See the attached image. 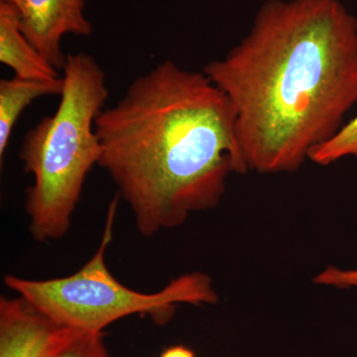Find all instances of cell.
<instances>
[{"label":"cell","instance_id":"obj_7","mask_svg":"<svg viewBox=\"0 0 357 357\" xmlns=\"http://www.w3.org/2000/svg\"><path fill=\"white\" fill-rule=\"evenodd\" d=\"M0 62L22 79L49 81L61 77L21 31L20 11L10 2L0 1Z\"/></svg>","mask_w":357,"mask_h":357},{"label":"cell","instance_id":"obj_5","mask_svg":"<svg viewBox=\"0 0 357 357\" xmlns=\"http://www.w3.org/2000/svg\"><path fill=\"white\" fill-rule=\"evenodd\" d=\"M10 2L20 11L21 31L53 67L63 70L66 34L89 36L93 25L84 17L86 0H0Z\"/></svg>","mask_w":357,"mask_h":357},{"label":"cell","instance_id":"obj_1","mask_svg":"<svg viewBox=\"0 0 357 357\" xmlns=\"http://www.w3.org/2000/svg\"><path fill=\"white\" fill-rule=\"evenodd\" d=\"M203 72L236 115L249 171L292 173L357 102V20L340 0H266Z\"/></svg>","mask_w":357,"mask_h":357},{"label":"cell","instance_id":"obj_8","mask_svg":"<svg viewBox=\"0 0 357 357\" xmlns=\"http://www.w3.org/2000/svg\"><path fill=\"white\" fill-rule=\"evenodd\" d=\"M63 89V77L41 81L15 76L0 81V159H3L14 126L26 107L41 96H61Z\"/></svg>","mask_w":357,"mask_h":357},{"label":"cell","instance_id":"obj_2","mask_svg":"<svg viewBox=\"0 0 357 357\" xmlns=\"http://www.w3.org/2000/svg\"><path fill=\"white\" fill-rule=\"evenodd\" d=\"M95 130L98 166L145 237L215 208L230 174L249 171L229 98L204 72L173 61L136 77Z\"/></svg>","mask_w":357,"mask_h":357},{"label":"cell","instance_id":"obj_6","mask_svg":"<svg viewBox=\"0 0 357 357\" xmlns=\"http://www.w3.org/2000/svg\"><path fill=\"white\" fill-rule=\"evenodd\" d=\"M64 326L22 297L0 299V357H44Z\"/></svg>","mask_w":357,"mask_h":357},{"label":"cell","instance_id":"obj_3","mask_svg":"<svg viewBox=\"0 0 357 357\" xmlns=\"http://www.w3.org/2000/svg\"><path fill=\"white\" fill-rule=\"evenodd\" d=\"M62 77L57 110L28 131L20 148L24 171L33 176L25 202L30 232L41 243L70 229L86 177L100 161L95 124L109 98L105 72L89 54L68 55Z\"/></svg>","mask_w":357,"mask_h":357},{"label":"cell","instance_id":"obj_12","mask_svg":"<svg viewBox=\"0 0 357 357\" xmlns=\"http://www.w3.org/2000/svg\"><path fill=\"white\" fill-rule=\"evenodd\" d=\"M160 357H196L195 352L184 345H174L162 352Z\"/></svg>","mask_w":357,"mask_h":357},{"label":"cell","instance_id":"obj_4","mask_svg":"<svg viewBox=\"0 0 357 357\" xmlns=\"http://www.w3.org/2000/svg\"><path fill=\"white\" fill-rule=\"evenodd\" d=\"M119 195L107 213L102 243L93 257L76 273L62 278L31 280L7 275L6 287L29 301L59 326L88 333H102L114 321L147 314L158 325L170 321L178 304H215L211 279L201 272L183 275L156 293L137 292L110 273L105 251L112 239Z\"/></svg>","mask_w":357,"mask_h":357},{"label":"cell","instance_id":"obj_9","mask_svg":"<svg viewBox=\"0 0 357 357\" xmlns=\"http://www.w3.org/2000/svg\"><path fill=\"white\" fill-rule=\"evenodd\" d=\"M44 357H110L102 333L63 328Z\"/></svg>","mask_w":357,"mask_h":357},{"label":"cell","instance_id":"obj_11","mask_svg":"<svg viewBox=\"0 0 357 357\" xmlns=\"http://www.w3.org/2000/svg\"><path fill=\"white\" fill-rule=\"evenodd\" d=\"M314 282L319 285L340 289L357 288V269L344 270L328 266L314 277Z\"/></svg>","mask_w":357,"mask_h":357},{"label":"cell","instance_id":"obj_10","mask_svg":"<svg viewBox=\"0 0 357 357\" xmlns=\"http://www.w3.org/2000/svg\"><path fill=\"white\" fill-rule=\"evenodd\" d=\"M344 157H354L357 161V114L309 155L312 162L321 166L330 165Z\"/></svg>","mask_w":357,"mask_h":357}]
</instances>
